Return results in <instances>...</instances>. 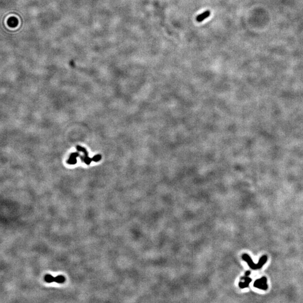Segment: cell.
I'll return each mask as SVG.
<instances>
[{
	"mask_svg": "<svg viewBox=\"0 0 303 303\" xmlns=\"http://www.w3.org/2000/svg\"><path fill=\"white\" fill-rule=\"evenodd\" d=\"M80 154L78 152H74V153H72L71 154H70V157L68 160L67 161V163L69 164V165H74L77 163V157H79L80 156Z\"/></svg>",
	"mask_w": 303,
	"mask_h": 303,
	"instance_id": "obj_6",
	"label": "cell"
},
{
	"mask_svg": "<svg viewBox=\"0 0 303 303\" xmlns=\"http://www.w3.org/2000/svg\"><path fill=\"white\" fill-rule=\"evenodd\" d=\"M92 158V161H93V162H98L101 159L102 156L100 154H97L95 156H94L93 158Z\"/></svg>",
	"mask_w": 303,
	"mask_h": 303,
	"instance_id": "obj_8",
	"label": "cell"
},
{
	"mask_svg": "<svg viewBox=\"0 0 303 303\" xmlns=\"http://www.w3.org/2000/svg\"><path fill=\"white\" fill-rule=\"evenodd\" d=\"M267 281V278L266 277H261V278L258 279L254 282V286L259 289L262 290H267L268 289Z\"/></svg>",
	"mask_w": 303,
	"mask_h": 303,
	"instance_id": "obj_4",
	"label": "cell"
},
{
	"mask_svg": "<svg viewBox=\"0 0 303 303\" xmlns=\"http://www.w3.org/2000/svg\"><path fill=\"white\" fill-rule=\"evenodd\" d=\"M76 149L78 150L79 152H83L84 153V156H81L80 155L79 158H80L81 160H82L84 163H85L86 165H89L91 163V161H92V158H91L88 156V153L87 152V149L85 148L82 147V146L80 145H77L76 146Z\"/></svg>",
	"mask_w": 303,
	"mask_h": 303,
	"instance_id": "obj_2",
	"label": "cell"
},
{
	"mask_svg": "<svg viewBox=\"0 0 303 303\" xmlns=\"http://www.w3.org/2000/svg\"><path fill=\"white\" fill-rule=\"evenodd\" d=\"M44 281L48 283H51V282H57L58 283H64L65 281V277L63 276L60 275L57 276V277H54L51 274H46L44 276Z\"/></svg>",
	"mask_w": 303,
	"mask_h": 303,
	"instance_id": "obj_3",
	"label": "cell"
},
{
	"mask_svg": "<svg viewBox=\"0 0 303 303\" xmlns=\"http://www.w3.org/2000/svg\"><path fill=\"white\" fill-rule=\"evenodd\" d=\"M210 15V12L209 11H205V12H204L203 14H200V15H199L198 17H197V20L198 21H203L204 19L207 18Z\"/></svg>",
	"mask_w": 303,
	"mask_h": 303,
	"instance_id": "obj_7",
	"label": "cell"
},
{
	"mask_svg": "<svg viewBox=\"0 0 303 303\" xmlns=\"http://www.w3.org/2000/svg\"><path fill=\"white\" fill-rule=\"evenodd\" d=\"M250 274V272L247 271L245 273V276L241 278V280H243L244 281H240L239 282V286L240 288L244 289V288H246L249 286L250 283L252 281V279L249 277Z\"/></svg>",
	"mask_w": 303,
	"mask_h": 303,
	"instance_id": "obj_5",
	"label": "cell"
},
{
	"mask_svg": "<svg viewBox=\"0 0 303 303\" xmlns=\"http://www.w3.org/2000/svg\"><path fill=\"white\" fill-rule=\"evenodd\" d=\"M242 258L244 261H245L246 263H247V264L249 265L250 268L254 270L261 269V267H263V266L266 263V261H267V257L266 256V255H263V257H261V258H260L259 261H258V263L257 264L254 263L253 261H252V259H251V258L250 257L249 255L246 254H243V255H242Z\"/></svg>",
	"mask_w": 303,
	"mask_h": 303,
	"instance_id": "obj_1",
	"label": "cell"
}]
</instances>
